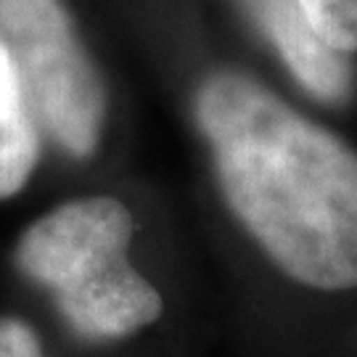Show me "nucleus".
<instances>
[{"mask_svg":"<svg viewBox=\"0 0 357 357\" xmlns=\"http://www.w3.org/2000/svg\"><path fill=\"white\" fill-rule=\"evenodd\" d=\"M230 212L291 281L357 289V151L238 69L193 98Z\"/></svg>","mask_w":357,"mask_h":357,"instance_id":"f257e3e1","label":"nucleus"},{"mask_svg":"<svg viewBox=\"0 0 357 357\" xmlns=\"http://www.w3.org/2000/svg\"><path fill=\"white\" fill-rule=\"evenodd\" d=\"M135 233L114 196H88L35 220L16 243V268L53 296L66 326L88 342H116L162 318V294L130 265Z\"/></svg>","mask_w":357,"mask_h":357,"instance_id":"f03ea898","label":"nucleus"},{"mask_svg":"<svg viewBox=\"0 0 357 357\" xmlns=\"http://www.w3.org/2000/svg\"><path fill=\"white\" fill-rule=\"evenodd\" d=\"M0 43L29 109L61 151L88 159L106 119V85L66 0H0Z\"/></svg>","mask_w":357,"mask_h":357,"instance_id":"7ed1b4c3","label":"nucleus"},{"mask_svg":"<svg viewBox=\"0 0 357 357\" xmlns=\"http://www.w3.org/2000/svg\"><path fill=\"white\" fill-rule=\"evenodd\" d=\"M257 32L281 56L302 88L326 103H344L355 88V69L344 53L315 35L299 0H236Z\"/></svg>","mask_w":357,"mask_h":357,"instance_id":"20e7f679","label":"nucleus"},{"mask_svg":"<svg viewBox=\"0 0 357 357\" xmlns=\"http://www.w3.org/2000/svg\"><path fill=\"white\" fill-rule=\"evenodd\" d=\"M40 159V128L24 88L0 43V199H11L32 178Z\"/></svg>","mask_w":357,"mask_h":357,"instance_id":"39448f33","label":"nucleus"},{"mask_svg":"<svg viewBox=\"0 0 357 357\" xmlns=\"http://www.w3.org/2000/svg\"><path fill=\"white\" fill-rule=\"evenodd\" d=\"M312 24L328 48L352 56L357 53V0H299Z\"/></svg>","mask_w":357,"mask_h":357,"instance_id":"423d86ee","label":"nucleus"},{"mask_svg":"<svg viewBox=\"0 0 357 357\" xmlns=\"http://www.w3.org/2000/svg\"><path fill=\"white\" fill-rule=\"evenodd\" d=\"M0 357H48L35 328L22 318L0 315Z\"/></svg>","mask_w":357,"mask_h":357,"instance_id":"0eeeda50","label":"nucleus"}]
</instances>
